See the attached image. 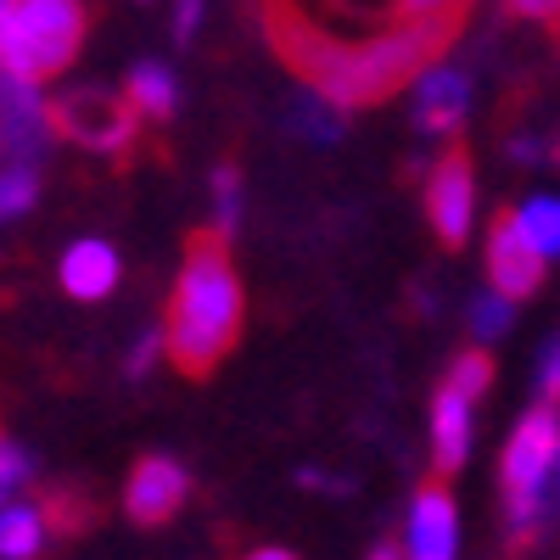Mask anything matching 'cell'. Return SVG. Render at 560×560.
Segmentation results:
<instances>
[{
	"instance_id": "6da1fadb",
	"label": "cell",
	"mask_w": 560,
	"mask_h": 560,
	"mask_svg": "<svg viewBox=\"0 0 560 560\" xmlns=\"http://www.w3.org/2000/svg\"><path fill=\"white\" fill-rule=\"evenodd\" d=\"M269 34L287 57L331 107H370L387 102L398 84H409L427 68L448 34H454V12L438 18H404L370 39H331L325 28H314L292 0H269Z\"/></svg>"
},
{
	"instance_id": "7a4b0ae2",
	"label": "cell",
	"mask_w": 560,
	"mask_h": 560,
	"mask_svg": "<svg viewBox=\"0 0 560 560\" xmlns=\"http://www.w3.org/2000/svg\"><path fill=\"white\" fill-rule=\"evenodd\" d=\"M236 337H242V280L230 269V253L219 236H191L185 269L168 298L163 348L185 376H208L236 348Z\"/></svg>"
},
{
	"instance_id": "3957f363",
	"label": "cell",
	"mask_w": 560,
	"mask_h": 560,
	"mask_svg": "<svg viewBox=\"0 0 560 560\" xmlns=\"http://www.w3.org/2000/svg\"><path fill=\"white\" fill-rule=\"evenodd\" d=\"M84 45L79 0H7L0 7V73L45 79L62 73Z\"/></svg>"
},
{
	"instance_id": "277c9868",
	"label": "cell",
	"mask_w": 560,
	"mask_h": 560,
	"mask_svg": "<svg viewBox=\"0 0 560 560\" xmlns=\"http://www.w3.org/2000/svg\"><path fill=\"white\" fill-rule=\"evenodd\" d=\"M560 454V415L555 398L533 415H522L516 438L504 448V510H510V533L527 538L538 522H549V465Z\"/></svg>"
},
{
	"instance_id": "5b68a950",
	"label": "cell",
	"mask_w": 560,
	"mask_h": 560,
	"mask_svg": "<svg viewBox=\"0 0 560 560\" xmlns=\"http://www.w3.org/2000/svg\"><path fill=\"white\" fill-rule=\"evenodd\" d=\"M51 129L68 135L73 147H84V152L124 158L135 129H140V107L107 96V90H68V96L51 102Z\"/></svg>"
},
{
	"instance_id": "8992f818",
	"label": "cell",
	"mask_w": 560,
	"mask_h": 560,
	"mask_svg": "<svg viewBox=\"0 0 560 560\" xmlns=\"http://www.w3.org/2000/svg\"><path fill=\"white\" fill-rule=\"evenodd\" d=\"M427 213H432V230H438L443 247H465V236H471V213H477V174H471V158L465 152H448L432 168Z\"/></svg>"
},
{
	"instance_id": "52a82bcc",
	"label": "cell",
	"mask_w": 560,
	"mask_h": 560,
	"mask_svg": "<svg viewBox=\"0 0 560 560\" xmlns=\"http://www.w3.org/2000/svg\"><path fill=\"white\" fill-rule=\"evenodd\" d=\"M488 275L504 298H533L538 280H544V253L533 247L522 213H504L488 236Z\"/></svg>"
},
{
	"instance_id": "ba28073f",
	"label": "cell",
	"mask_w": 560,
	"mask_h": 560,
	"mask_svg": "<svg viewBox=\"0 0 560 560\" xmlns=\"http://www.w3.org/2000/svg\"><path fill=\"white\" fill-rule=\"evenodd\" d=\"M185 504V471L174 459H140L135 465V477H129V499H124V510H129V522L135 527H163L174 510Z\"/></svg>"
},
{
	"instance_id": "9c48e42d",
	"label": "cell",
	"mask_w": 560,
	"mask_h": 560,
	"mask_svg": "<svg viewBox=\"0 0 560 560\" xmlns=\"http://www.w3.org/2000/svg\"><path fill=\"white\" fill-rule=\"evenodd\" d=\"M404 549H409L415 560H448V555L459 549V516H454V499H448L438 482H427V488L415 493Z\"/></svg>"
},
{
	"instance_id": "30bf717a",
	"label": "cell",
	"mask_w": 560,
	"mask_h": 560,
	"mask_svg": "<svg viewBox=\"0 0 560 560\" xmlns=\"http://www.w3.org/2000/svg\"><path fill=\"white\" fill-rule=\"evenodd\" d=\"M465 107H471V84H465V73L432 68V62L415 73V118H420V129H427V135L459 129Z\"/></svg>"
},
{
	"instance_id": "8fae6325",
	"label": "cell",
	"mask_w": 560,
	"mask_h": 560,
	"mask_svg": "<svg viewBox=\"0 0 560 560\" xmlns=\"http://www.w3.org/2000/svg\"><path fill=\"white\" fill-rule=\"evenodd\" d=\"M0 135L18 158H28L45 135H51V107L34 96V79L0 73Z\"/></svg>"
},
{
	"instance_id": "7c38bea8",
	"label": "cell",
	"mask_w": 560,
	"mask_h": 560,
	"mask_svg": "<svg viewBox=\"0 0 560 560\" xmlns=\"http://www.w3.org/2000/svg\"><path fill=\"white\" fill-rule=\"evenodd\" d=\"M471 404L454 387L438 393V409H432V459H438V477H454L465 454H471Z\"/></svg>"
},
{
	"instance_id": "4fadbf2b",
	"label": "cell",
	"mask_w": 560,
	"mask_h": 560,
	"mask_svg": "<svg viewBox=\"0 0 560 560\" xmlns=\"http://www.w3.org/2000/svg\"><path fill=\"white\" fill-rule=\"evenodd\" d=\"M118 287V253L107 242H73L62 258V292L79 303H102Z\"/></svg>"
},
{
	"instance_id": "5bb4252c",
	"label": "cell",
	"mask_w": 560,
	"mask_h": 560,
	"mask_svg": "<svg viewBox=\"0 0 560 560\" xmlns=\"http://www.w3.org/2000/svg\"><path fill=\"white\" fill-rule=\"evenodd\" d=\"M129 102L147 113V118H174L179 84H174V73H168L163 62H140V68L129 73Z\"/></svg>"
},
{
	"instance_id": "9a60e30c",
	"label": "cell",
	"mask_w": 560,
	"mask_h": 560,
	"mask_svg": "<svg viewBox=\"0 0 560 560\" xmlns=\"http://www.w3.org/2000/svg\"><path fill=\"white\" fill-rule=\"evenodd\" d=\"M45 544V510L34 504H0V560L39 555Z\"/></svg>"
},
{
	"instance_id": "2e32d148",
	"label": "cell",
	"mask_w": 560,
	"mask_h": 560,
	"mask_svg": "<svg viewBox=\"0 0 560 560\" xmlns=\"http://www.w3.org/2000/svg\"><path fill=\"white\" fill-rule=\"evenodd\" d=\"M522 224L544 258H560V197H533L522 208Z\"/></svg>"
},
{
	"instance_id": "e0dca14e",
	"label": "cell",
	"mask_w": 560,
	"mask_h": 560,
	"mask_svg": "<svg viewBox=\"0 0 560 560\" xmlns=\"http://www.w3.org/2000/svg\"><path fill=\"white\" fill-rule=\"evenodd\" d=\"M34 197H39V174L28 168V158H23V163H12L7 174H0V219L28 213V208H34Z\"/></svg>"
},
{
	"instance_id": "ac0fdd59",
	"label": "cell",
	"mask_w": 560,
	"mask_h": 560,
	"mask_svg": "<svg viewBox=\"0 0 560 560\" xmlns=\"http://www.w3.org/2000/svg\"><path fill=\"white\" fill-rule=\"evenodd\" d=\"M488 382H493V364H488V353H459L443 387H454V393H465V398H482V393H488Z\"/></svg>"
},
{
	"instance_id": "d6986e66",
	"label": "cell",
	"mask_w": 560,
	"mask_h": 560,
	"mask_svg": "<svg viewBox=\"0 0 560 560\" xmlns=\"http://www.w3.org/2000/svg\"><path fill=\"white\" fill-rule=\"evenodd\" d=\"M28 477H34L28 454H23L18 443H7V438H0V504H12V499L28 488Z\"/></svg>"
},
{
	"instance_id": "ffe728a7",
	"label": "cell",
	"mask_w": 560,
	"mask_h": 560,
	"mask_svg": "<svg viewBox=\"0 0 560 560\" xmlns=\"http://www.w3.org/2000/svg\"><path fill=\"white\" fill-rule=\"evenodd\" d=\"M510 303H516V298H504L499 287H493L488 298H477V303H471V331H477L482 342H493V337L504 331V325H510Z\"/></svg>"
},
{
	"instance_id": "44dd1931",
	"label": "cell",
	"mask_w": 560,
	"mask_h": 560,
	"mask_svg": "<svg viewBox=\"0 0 560 560\" xmlns=\"http://www.w3.org/2000/svg\"><path fill=\"white\" fill-rule=\"evenodd\" d=\"M213 213H219V230H236V213H242L236 168H219V174H213Z\"/></svg>"
},
{
	"instance_id": "7402d4cb",
	"label": "cell",
	"mask_w": 560,
	"mask_h": 560,
	"mask_svg": "<svg viewBox=\"0 0 560 560\" xmlns=\"http://www.w3.org/2000/svg\"><path fill=\"white\" fill-rule=\"evenodd\" d=\"M538 393H544V398H560V337L544 348V364H538Z\"/></svg>"
},
{
	"instance_id": "603a6c76",
	"label": "cell",
	"mask_w": 560,
	"mask_h": 560,
	"mask_svg": "<svg viewBox=\"0 0 560 560\" xmlns=\"http://www.w3.org/2000/svg\"><path fill=\"white\" fill-rule=\"evenodd\" d=\"M510 12H522L533 23H560V0H510Z\"/></svg>"
},
{
	"instance_id": "cb8c5ba5",
	"label": "cell",
	"mask_w": 560,
	"mask_h": 560,
	"mask_svg": "<svg viewBox=\"0 0 560 560\" xmlns=\"http://www.w3.org/2000/svg\"><path fill=\"white\" fill-rule=\"evenodd\" d=\"M438 12H459V0H398V18H438Z\"/></svg>"
},
{
	"instance_id": "d4e9b609",
	"label": "cell",
	"mask_w": 560,
	"mask_h": 560,
	"mask_svg": "<svg viewBox=\"0 0 560 560\" xmlns=\"http://www.w3.org/2000/svg\"><path fill=\"white\" fill-rule=\"evenodd\" d=\"M197 23H202V0H179V7H174V28H179V39H191Z\"/></svg>"
},
{
	"instance_id": "484cf974",
	"label": "cell",
	"mask_w": 560,
	"mask_h": 560,
	"mask_svg": "<svg viewBox=\"0 0 560 560\" xmlns=\"http://www.w3.org/2000/svg\"><path fill=\"white\" fill-rule=\"evenodd\" d=\"M158 348H163V337H147V342L135 348V359H129V370H135V376H140V370H147V364L158 359Z\"/></svg>"
},
{
	"instance_id": "4316f807",
	"label": "cell",
	"mask_w": 560,
	"mask_h": 560,
	"mask_svg": "<svg viewBox=\"0 0 560 560\" xmlns=\"http://www.w3.org/2000/svg\"><path fill=\"white\" fill-rule=\"evenodd\" d=\"M0 7H7V0H0Z\"/></svg>"
}]
</instances>
